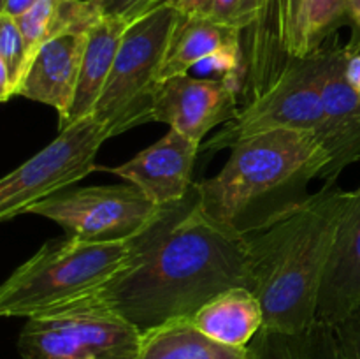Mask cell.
I'll use <instances>...</instances> for the list:
<instances>
[{
  "label": "cell",
  "instance_id": "cell-13",
  "mask_svg": "<svg viewBox=\"0 0 360 359\" xmlns=\"http://www.w3.org/2000/svg\"><path fill=\"white\" fill-rule=\"evenodd\" d=\"M199 151L200 143L169 129L157 143L141 150L130 160L115 168L98 165V169L136 185L157 206H167L179 203L192 192Z\"/></svg>",
  "mask_w": 360,
  "mask_h": 359
},
{
  "label": "cell",
  "instance_id": "cell-25",
  "mask_svg": "<svg viewBox=\"0 0 360 359\" xmlns=\"http://www.w3.org/2000/svg\"><path fill=\"white\" fill-rule=\"evenodd\" d=\"M334 327L341 359H360V305Z\"/></svg>",
  "mask_w": 360,
  "mask_h": 359
},
{
  "label": "cell",
  "instance_id": "cell-3",
  "mask_svg": "<svg viewBox=\"0 0 360 359\" xmlns=\"http://www.w3.org/2000/svg\"><path fill=\"white\" fill-rule=\"evenodd\" d=\"M352 192L323 183L304 204L246 236L248 285L264 310V327L302 334L316 322L320 289Z\"/></svg>",
  "mask_w": 360,
  "mask_h": 359
},
{
  "label": "cell",
  "instance_id": "cell-16",
  "mask_svg": "<svg viewBox=\"0 0 360 359\" xmlns=\"http://www.w3.org/2000/svg\"><path fill=\"white\" fill-rule=\"evenodd\" d=\"M360 305V187L352 192L320 289L316 320L336 326Z\"/></svg>",
  "mask_w": 360,
  "mask_h": 359
},
{
  "label": "cell",
  "instance_id": "cell-11",
  "mask_svg": "<svg viewBox=\"0 0 360 359\" xmlns=\"http://www.w3.org/2000/svg\"><path fill=\"white\" fill-rule=\"evenodd\" d=\"M241 90L224 80L179 74L162 81L153 109V122L202 144L217 127L236 118Z\"/></svg>",
  "mask_w": 360,
  "mask_h": 359
},
{
  "label": "cell",
  "instance_id": "cell-17",
  "mask_svg": "<svg viewBox=\"0 0 360 359\" xmlns=\"http://www.w3.org/2000/svg\"><path fill=\"white\" fill-rule=\"evenodd\" d=\"M129 25L130 21L123 20V18L101 16L90 27L83 62H81L76 95H74L72 106H70L69 118L63 125H60V129L76 120L94 115L95 106L108 83L123 34Z\"/></svg>",
  "mask_w": 360,
  "mask_h": 359
},
{
  "label": "cell",
  "instance_id": "cell-24",
  "mask_svg": "<svg viewBox=\"0 0 360 359\" xmlns=\"http://www.w3.org/2000/svg\"><path fill=\"white\" fill-rule=\"evenodd\" d=\"M250 347L255 352V359H308V333L260 329Z\"/></svg>",
  "mask_w": 360,
  "mask_h": 359
},
{
  "label": "cell",
  "instance_id": "cell-12",
  "mask_svg": "<svg viewBox=\"0 0 360 359\" xmlns=\"http://www.w3.org/2000/svg\"><path fill=\"white\" fill-rule=\"evenodd\" d=\"M302 4L304 0H271L259 23L243 34V104L262 95L290 60L301 58Z\"/></svg>",
  "mask_w": 360,
  "mask_h": 359
},
{
  "label": "cell",
  "instance_id": "cell-23",
  "mask_svg": "<svg viewBox=\"0 0 360 359\" xmlns=\"http://www.w3.org/2000/svg\"><path fill=\"white\" fill-rule=\"evenodd\" d=\"M269 4L271 0H211L204 18L245 34L259 23Z\"/></svg>",
  "mask_w": 360,
  "mask_h": 359
},
{
  "label": "cell",
  "instance_id": "cell-1",
  "mask_svg": "<svg viewBox=\"0 0 360 359\" xmlns=\"http://www.w3.org/2000/svg\"><path fill=\"white\" fill-rule=\"evenodd\" d=\"M248 285L245 241L214 227L197 206L195 189L179 203L158 208L129 239L118 273L95 292L137 329L192 317L211 298Z\"/></svg>",
  "mask_w": 360,
  "mask_h": 359
},
{
  "label": "cell",
  "instance_id": "cell-19",
  "mask_svg": "<svg viewBox=\"0 0 360 359\" xmlns=\"http://www.w3.org/2000/svg\"><path fill=\"white\" fill-rule=\"evenodd\" d=\"M136 359H255V352L220 344L181 317L143 331Z\"/></svg>",
  "mask_w": 360,
  "mask_h": 359
},
{
  "label": "cell",
  "instance_id": "cell-6",
  "mask_svg": "<svg viewBox=\"0 0 360 359\" xmlns=\"http://www.w3.org/2000/svg\"><path fill=\"white\" fill-rule=\"evenodd\" d=\"M141 331L116 310L86 298L48 315L27 319L21 359H136Z\"/></svg>",
  "mask_w": 360,
  "mask_h": 359
},
{
  "label": "cell",
  "instance_id": "cell-27",
  "mask_svg": "<svg viewBox=\"0 0 360 359\" xmlns=\"http://www.w3.org/2000/svg\"><path fill=\"white\" fill-rule=\"evenodd\" d=\"M211 0H146L137 11V16L150 13V11L158 9V7H171V9L179 11L185 16H204L210 7Z\"/></svg>",
  "mask_w": 360,
  "mask_h": 359
},
{
  "label": "cell",
  "instance_id": "cell-14",
  "mask_svg": "<svg viewBox=\"0 0 360 359\" xmlns=\"http://www.w3.org/2000/svg\"><path fill=\"white\" fill-rule=\"evenodd\" d=\"M200 63L224 73L221 80L243 90L246 74L243 34L204 16L181 14L165 53L162 81L188 74L192 67Z\"/></svg>",
  "mask_w": 360,
  "mask_h": 359
},
{
  "label": "cell",
  "instance_id": "cell-30",
  "mask_svg": "<svg viewBox=\"0 0 360 359\" xmlns=\"http://www.w3.org/2000/svg\"><path fill=\"white\" fill-rule=\"evenodd\" d=\"M35 2L37 0H2V11H0V14H6V16L13 18V20H18L25 13H28L35 6Z\"/></svg>",
  "mask_w": 360,
  "mask_h": 359
},
{
  "label": "cell",
  "instance_id": "cell-4",
  "mask_svg": "<svg viewBox=\"0 0 360 359\" xmlns=\"http://www.w3.org/2000/svg\"><path fill=\"white\" fill-rule=\"evenodd\" d=\"M129 256L125 241L51 239L0 287V315L34 319L90 298L120 271Z\"/></svg>",
  "mask_w": 360,
  "mask_h": 359
},
{
  "label": "cell",
  "instance_id": "cell-9",
  "mask_svg": "<svg viewBox=\"0 0 360 359\" xmlns=\"http://www.w3.org/2000/svg\"><path fill=\"white\" fill-rule=\"evenodd\" d=\"M278 129H322V104L313 55L294 58L273 84L253 101L241 106L234 120L200 144V151L217 153L257 134Z\"/></svg>",
  "mask_w": 360,
  "mask_h": 359
},
{
  "label": "cell",
  "instance_id": "cell-18",
  "mask_svg": "<svg viewBox=\"0 0 360 359\" xmlns=\"http://www.w3.org/2000/svg\"><path fill=\"white\" fill-rule=\"evenodd\" d=\"M197 329L231 347H248L264 327V310L248 287H231L190 317Z\"/></svg>",
  "mask_w": 360,
  "mask_h": 359
},
{
  "label": "cell",
  "instance_id": "cell-5",
  "mask_svg": "<svg viewBox=\"0 0 360 359\" xmlns=\"http://www.w3.org/2000/svg\"><path fill=\"white\" fill-rule=\"evenodd\" d=\"M181 13L158 7L130 21L94 116L109 137L153 122L162 65Z\"/></svg>",
  "mask_w": 360,
  "mask_h": 359
},
{
  "label": "cell",
  "instance_id": "cell-21",
  "mask_svg": "<svg viewBox=\"0 0 360 359\" xmlns=\"http://www.w3.org/2000/svg\"><path fill=\"white\" fill-rule=\"evenodd\" d=\"M348 21V0H304L301 13V58L322 49Z\"/></svg>",
  "mask_w": 360,
  "mask_h": 359
},
{
  "label": "cell",
  "instance_id": "cell-22",
  "mask_svg": "<svg viewBox=\"0 0 360 359\" xmlns=\"http://www.w3.org/2000/svg\"><path fill=\"white\" fill-rule=\"evenodd\" d=\"M28 69L30 58L16 20L0 14V101L18 97Z\"/></svg>",
  "mask_w": 360,
  "mask_h": 359
},
{
  "label": "cell",
  "instance_id": "cell-8",
  "mask_svg": "<svg viewBox=\"0 0 360 359\" xmlns=\"http://www.w3.org/2000/svg\"><path fill=\"white\" fill-rule=\"evenodd\" d=\"M157 204L132 183L67 189L28 210L55 222L69 238L125 241L150 224Z\"/></svg>",
  "mask_w": 360,
  "mask_h": 359
},
{
  "label": "cell",
  "instance_id": "cell-2",
  "mask_svg": "<svg viewBox=\"0 0 360 359\" xmlns=\"http://www.w3.org/2000/svg\"><path fill=\"white\" fill-rule=\"evenodd\" d=\"M330 162L313 130L278 129L236 143L213 178L195 182L197 206L236 239L269 227L309 199V183Z\"/></svg>",
  "mask_w": 360,
  "mask_h": 359
},
{
  "label": "cell",
  "instance_id": "cell-26",
  "mask_svg": "<svg viewBox=\"0 0 360 359\" xmlns=\"http://www.w3.org/2000/svg\"><path fill=\"white\" fill-rule=\"evenodd\" d=\"M308 359H341L334 327L316 320L308 331Z\"/></svg>",
  "mask_w": 360,
  "mask_h": 359
},
{
  "label": "cell",
  "instance_id": "cell-20",
  "mask_svg": "<svg viewBox=\"0 0 360 359\" xmlns=\"http://www.w3.org/2000/svg\"><path fill=\"white\" fill-rule=\"evenodd\" d=\"M101 14L90 0H37L16 23L27 44L30 65L39 49L51 39L76 28H90Z\"/></svg>",
  "mask_w": 360,
  "mask_h": 359
},
{
  "label": "cell",
  "instance_id": "cell-10",
  "mask_svg": "<svg viewBox=\"0 0 360 359\" xmlns=\"http://www.w3.org/2000/svg\"><path fill=\"white\" fill-rule=\"evenodd\" d=\"M313 58L322 104V129L319 137L330 155L322 180L326 183H338L341 172L360 160V95L345 76V46L330 42L313 53Z\"/></svg>",
  "mask_w": 360,
  "mask_h": 359
},
{
  "label": "cell",
  "instance_id": "cell-15",
  "mask_svg": "<svg viewBox=\"0 0 360 359\" xmlns=\"http://www.w3.org/2000/svg\"><path fill=\"white\" fill-rule=\"evenodd\" d=\"M88 30L90 28H76L46 42L32 60L30 69L18 92V97L56 109L60 125L69 118L76 95Z\"/></svg>",
  "mask_w": 360,
  "mask_h": 359
},
{
  "label": "cell",
  "instance_id": "cell-7",
  "mask_svg": "<svg viewBox=\"0 0 360 359\" xmlns=\"http://www.w3.org/2000/svg\"><path fill=\"white\" fill-rule=\"evenodd\" d=\"M109 139L94 115L76 120L41 151L0 180V220L28 213L41 201L97 171L98 150Z\"/></svg>",
  "mask_w": 360,
  "mask_h": 359
},
{
  "label": "cell",
  "instance_id": "cell-28",
  "mask_svg": "<svg viewBox=\"0 0 360 359\" xmlns=\"http://www.w3.org/2000/svg\"><path fill=\"white\" fill-rule=\"evenodd\" d=\"M101 16H116L127 21H134L137 11L146 0H90Z\"/></svg>",
  "mask_w": 360,
  "mask_h": 359
},
{
  "label": "cell",
  "instance_id": "cell-29",
  "mask_svg": "<svg viewBox=\"0 0 360 359\" xmlns=\"http://www.w3.org/2000/svg\"><path fill=\"white\" fill-rule=\"evenodd\" d=\"M345 76H347V81L350 83V87L360 95V51H348L347 49Z\"/></svg>",
  "mask_w": 360,
  "mask_h": 359
}]
</instances>
